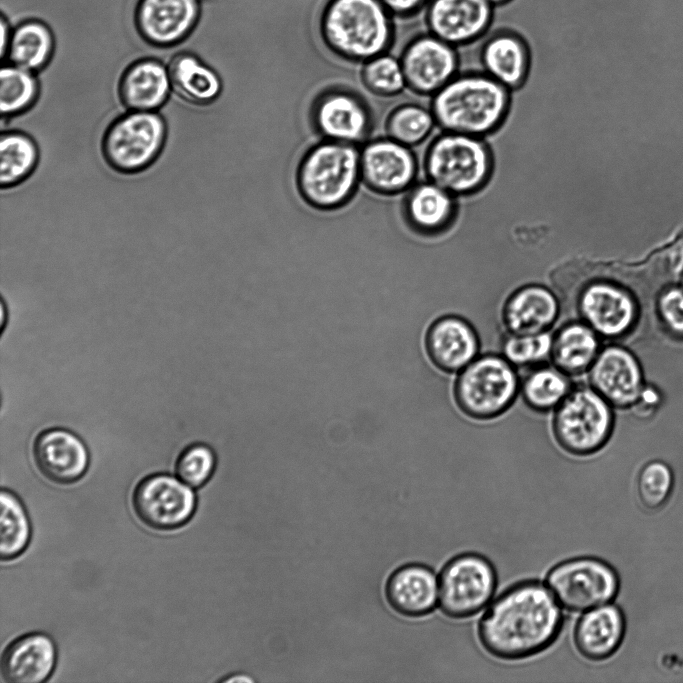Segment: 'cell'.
<instances>
[{"label":"cell","instance_id":"obj_1","mask_svg":"<svg viewBox=\"0 0 683 683\" xmlns=\"http://www.w3.org/2000/svg\"><path fill=\"white\" fill-rule=\"evenodd\" d=\"M560 604L536 580L520 581L497 596L477 626L483 649L494 658L518 661L550 648L563 628Z\"/></svg>","mask_w":683,"mask_h":683},{"label":"cell","instance_id":"obj_2","mask_svg":"<svg viewBox=\"0 0 683 683\" xmlns=\"http://www.w3.org/2000/svg\"><path fill=\"white\" fill-rule=\"evenodd\" d=\"M392 18L380 0H328L320 34L335 55L363 64L388 52L394 38Z\"/></svg>","mask_w":683,"mask_h":683},{"label":"cell","instance_id":"obj_3","mask_svg":"<svg viewBox=\"0 0 683 683\" xmlns=\"http://www.w3.org/2000/svg\"><path fill=\"white\" fill-rule=\"evenodd\" d=\"M509 107L508 88L486 73L455 76L433 97L431 112L446 132L480 137L494 131Z\"/></svg>","mask_w":683,"mask_h":683},{"label":"cell","instance_id":"obj_4","mask_svg":"<svg viewBox=\"0 0 683 683\" xmlns=\"http://www.w3.org/2000/svg\"><path fill=\"white\" fill-rule=\"evenodd\" d=\"M358 145L323 139L301 158L296 185L301 198L317 210L331 211L346 205L359 183Z\"/></svg>","mask_w":683,"mask_h":683},{"label":"cell","instance_id":"obj_5","mask_svg":"<svg viewBox=\"0 0 683 683\" xmlns=\"http://www.w3.org/2000/svg\"><path fill=\"white\" fill-rule=\"evenodd\" d=\"M579 274L570 282V296L580 320L601 338L619 340L629 336L640 319V306L634 293L606 275L594 274L589 265H577Z\"/></svg>","mask_w":683,"mask_h":683},{"label":"cell","instance_id":"obj_6","mask_svg":"<svg viewBox=\"0 0 683 683\" xmlns=\"http://www.w3.org/2000/svg\"><path fill=\"white\" fill-rule=\"evenodd\" d=\"M514 367L502 355L477 356L455 379L453 397L459 410L480 421L504 414L520 392Z\"/></svg>","mask_w":683,"mask_h":683},{"label":"cell","instance_id":"obj_7","mask_svg":"<svg viewBox=\"0 0 683 683\" xmlns=\"http://www.w3.org/2000/svg\"><path fill=\"white\" fill-rule=\"evenodd\" d=\"M613 409L592 387H573L554 410L552 432L556 443L573 456L596 454L612 436Z\"/></svg>","mask_w":683,"mask_h":683},{"label":"cell","instance_id":"obj_8","mask_svg":"<svg viewBox=\"0 0 683 683\" xmlns=\"http://www.w3.org/2000/svg\"><path fill=\"white\" fill-rule=\"evenodd\" d=\"M425 170L429 181L452 195H466L488 181L492 156L479 137L446 132L428 148Z\"/></svg>","mask_w":683,"mask_h":683},{"label":"cell","instance_id":"obj_9","mask_svg":"<svg viewBox=\"0 0 683 683\" xmlns=\"http://www.w3.org/2000/svg\"><path fill=\"white\" fill-rule=\"evenodd\" d=\"M545 580L560 606L570 612H584L612 603L620 589L616 569L591 556L559 562L548 571Z\"/></svg>","mask_w":683,"mask_h":683},{"label":"cell","instance_id":"obj_10","mask_svg":"<svg viewBox=\"0 0 683 683\" xmlns=\"http://www.w3.org/2000/svg\"><path fill=\"white\" fill-rule=\"evenodd\" d=\"M496 585V570L485 556L473 552L456 555L439 575V608L452 619L470 618L491 601Z\"/></svg>","mask_w":683,"mask_h":683},{"label":"cell","instance_id":"obj_11","mask_svg":"<svg viewBox=\"0 0 683 683\" xmlns=\"http://www.w3.org/2000/svg\"><path fill=\"white\" fill-rule=\"evenodd\" d=\"M166 137L164 119L154 111H131L114 120L105 131L102 152L106 162L121 173H136L160 154Z\"/></svg>","mask_w":683,"mask_h":683},{"label":"cell","instance_id":"obj_12","mask_svg":"<svg viewBox=\"0 0 683 683\" xmlns=\"http://www.w3.org/2000/svg\"><path fill=\"white\" fill-rule=\"evenodd\" d=\"M136 517L148 528L171 531L184 526L196 509V495L190 486L168 474L143 478L132 493Z\"/></svg>","mask_w":683,"mask_h":683},{"label":"cell","instance_id":"obj_13","mask_svg":"<svg viewBox=\"0 0 683 683\" xmlns=\"http://www.w3.org/2000/svg\"><path fill=\"white\" fill-rule=\"evenodd\" d=\"M314 129L325 140L360 145L372 129V114L356 93L343 88L323 91L311 107Z\"/></svg>","mask_w":683,"mask_h":683},{"label":"cell","instance_id":"obj_14","mask_svg":"<svg viewBox=\"0 0 683 683\" xmlns=\"http://www.w3.org/2000/svg\"><path fill=\"white\" fill-rule=\"evenodd\" d=\"M361 182L372 192L393 196L412 187L417 161L410 147L386 136L360 148Z\"/></svg>","mask_w":683,"mask_h":683},{"label":"cell","instance_id":"obj_15","mask_svg":"<svg viewBox=\"0 0 683 683\" xmlns=\"http://www.w3.org/2000/svg\"><path fill=\"white\" fill-rule=\"evenodd\" d=\"M456 48L429 32L410 40L399 57L407 87L418 94H435L455 77Z\"/></svg>","mask_w":683,"mask_h":683},{"label":"cell","instance_id":"obj_16","mask_svg":"<svg viewBox=\"0 0 683 683\" xmlns=\"http://www.w3.org/2000/svg\"><path fill=\"white\" fill-rule=\"evenodd\" d=\"M588 372L591 387L617 409L633 408L646 385L636 355L617 344L602 347Z\"/></svg>","mask_w":683,"mask_h":683},{"label":"cell","instance_id":"obj_17","mask_svg":"<svg viewBox=\"0 0 683 683\" xmlns=\"http://www.w3.org/2000/svg\"><path fill=\"white\" fill-rule=\"evenodd\" d=\"M200 15V0H138L134 23L145 42L166 48L187 39Z\"/></svg>","mask_w":683,"mask_h":683},{"label":"cell","instance_id":"obj_18","mask_svg":"<svg viewBox=\"0 0 683 683\" xmlns=\"http://www.w3.org/2000/svg\"><path fill=\"white\" fill-rule=\"evenodd\" d=\"M488 0H430L425 12L429 33L457 47L484 37L494 18Z\"/></svg>","mask_w":683,"mask_h":683},{"label":"cell","instance_id":"obj_19","mask_svg":"<svg viewBox=\"0 0 683 683\" xmlns=\"http://www.w3.org/2000/svg\"><path fill=\"white\" fill-rule=\"evenodd\" d=\"M33 459L43 477L61 485L81 479L89 465V453L82 440L68 430L56 428L37 436Z\"/></svg>","mask_w":683,"mask_h":683},{"label":"cell","instance_id":"obj_20","mask_svg":"<svg viewBox=\"0 0 683 683\" xmlns=\"http://www.w3.org/2000/svg\"><path fill=\"white\" fill-rule=\"evenodd\" d=\"M424 347L432 364L446 373L461 371L479 353L480 341L474 327L457 315H444L428 327Z\"/></svg>","mask_w":683,"mask_h":683},{"label":"cell","instance_id":"obj_21","mask_svg":"<svg viewBox=\"0 0 683 683\" xmlns=\"http://www.w3.org/2000/svg\"><path fill=\"white\" fill-rule=\"evenodd\" d=\"M384 593L389 606L398 614L419 618L430 614L438 601V581L427 565L407 563L388 576Z\"/></svg>","mask_w":683,"mask_h":683},{"label":"cell","instance_id":"obj_22","mask_svg":"<svg viewBox=\"0 0 683 683\" xmlns=\"http://www.w3.org/2000/svg\"><path fill=\"white\" fill-rule=\"evenodd\" d=\"M625 632L623 611L619 606L608 603L584 611L574 626L573 642L583 658L600 662L618 651Z\"/></svg>","mask_w":683,"mask_h":683},{"label":"cell","instance_id":"obj_23","mask_svg":"<svg viewBox=\"0 0 683 683\" xmlns=\"http://www.w3.org/2000/svg\"><path fill=\"white\" fill-rule=\"evenodd\" d=\"M560 307L554 291L541 284H527L506 299L502 321L511 334L548 332L558 319Z\"/></svg>","mask_w":683,"mask_h":683},{"label":"cell","instance_id":"obj_24","mask_svg":"<svg viewBox=\"0 0 683 683\" xmlns=\"http://www.w3.org/2000/svg\"><path fill=\"white\" fill-rule=\"evenodd\" d=\"M57 650L46 634L32 632L10 642L1 656L0 670L9 683H41L54 671Z\"/></svg>","mask_w":683,"mask_h":683},{"label":"cell","instance_id":"obj_25","mask_svg":"<svg viewBox=\"0 0 683 683\" xmlns=\"http://www.w3.org/2000/svg\"><path fill=\"white\" fill-rule=\"evenodd\" d=\"M480 56L485 73L508 89L524 83L530 67V50L517 32L500 30L490 35Z\"/></svg>","mask_w":683,"mask_h":683},{"label":"cell","instance_id":"obj_26","mask_svg":"<svg viewBox=\"0 0 683 683\" xmlns=\"http://www.w3.org/2000/svg\"><path fill=\"white\" fill-rule=\"evenodd\" d=\"M171 90L168 68L160 61L144 58L130 64L119 81V97L131 111H155Z\"/></svg>","mask_w":683,"mask_h":683},{"label":"cell","instance_id":"obj_27","mask_svg":"<svg viewBox=\"0 0 683 683\" xmlns=\"http://www.w3.org/2000/svg\"><path fill=\"white\" fill-rule=\"evenodd\" d=\"M453 196L429 180L410 187L403 202L408 225L425 235L445 230L455 215Z\"/></svg>","mask_w":683,"mask_h":683},{"label":"cell","instance_id":"obj_28","mask_svg":"<svg viewBox=\"0 0 683 683\" xmlns=\"http://www.w3.org/2000/svg\"><path fill=\"white\" fill-rule=\"evenodd\" d=\"M601 349L598 333L584 321L573 320L552 335L550 358L558 369L576 376L589 371Z\"/></svg>","mask_w":683,"mask_h":683},{"label":"cell","instance_id":"obj_29","mask_svg":"<svg viewBox=\"0 0 683 683\" xmlns=\"http://www.w3.org/2000/svg\"><path fill=\"white\" fill-rule=\"evenodd\" d=\"M167 68L171 89L187 103L205 106L221 94L222 81L217 72L192 53L176 54Z\"/></svg>","mask_w":683,"mask_h":683},{"label":"cell","instance_id":"obj_30","mask_svg":"<svg viewBox=\"0 0 683 683\" xmlns=\"http://www.w3.org/2000/svg\"><path fill=\"white\" fill-rule=\"evenodd\" d=\"M55 39L51 28L38 19H27L11 30L6 53L11 64L35 72L51 60Z\"/></svg>","mask_w":683,"mask_h":683},{"label":"cell","instance_id":"obj_31","mask_svg":"<svg viewBox=\"0 0 683 683\" xmlns=\"http://www.w3.org/2000/svg\"><path fill=\"white\" fill-rule=\"evenodd\" d=\"M573 389L570 376L556 366L538 365L520 382L524 403L533 411H554Z\"/></svg>","mask_w":683,"mask_h":683},{"label":"cell","instance_id":"obj_32","mask_svg":"<svg viewBox=\"0 0 683 683\" xmlns=\"http://www.w3.org/2000/svg\"><path fill=\"white\" fill-rule=\"evenodd\" d=\"M39 152L34 140L20 132L0 137V183L12 187L25 180L35 169Z\"/></svg>","mask_w":683,"mask_h":683},{"label":"cell","instance_id":"obj_33","mask_svg":"<svg viewBox=\"0 0 683 683\" xmlns=\"http://www.w3.org/2000/svg\"><path fill=\"white\" fill-rule=\"evenodd\" d=\"M0 502V556L2 561H10L19 557L28 547L31 524L24 505L13 492L2 489Z\"/></svg>","mask_w":683,"mask_h":683},{"label":"cell","instance_id":"obj_34","mask_svg":"<svg viewBox=\"0 0 683 683\" xmlns=\"http://www.w3.org/2000/svg\"><path fill=\"white\" fill-rule=\"evenodd\" d=\"M39 94L38 81L33 72L13 64L0 71V111L13 116L29 109Z\"/></svg>","mask_w":683,"mask_h":683},{"label":"cell","instance_id":"obj_35","mask_svg":"<svg viewBox=\"0 0 683 683\" xmlns=\"http://www.w3.org/2000/svg\"><path fill=\"white\" fill-rule=\"evenodd\" d=\"M435 123L432 112L424 107L407 103L393 109L385 122L388 137L408 147L421 143Z\"/></svg>","mask_w":683,"mask_h":683},{"label":"cell","instance_id":"obj_36","mask_svg":"<svg viewBox=\"0 0 683 683\" xmlns=\"http://www.w3.org/2000/svg\"><path fill=\"white\" fill-rule=\"evenodd\" d=\"M361 81L369 92L380 97L396 96L407 87L400 59L388 52L363 63Z\"/></svg>","mask_w":683,"mask_h":683},{"label":"cell","instance_id":"obj_37","mask_svg":"<svg viewBox=\"0 0 683 683\" xmlns=\"http://www.w3.org/2000/svg\"><path fill=\"white\" fill-rule=\"evenodd\" d=\"M552 335L508 333L502 340V356L513 366L535 367L550 357Z\"/></svg>","mask_w":683,"mask_h":683},{"label":"cell","instance_id":"obj_38","mask_svg":"<svg viewBox=\"0 0 683 683\" xmlns=\"http://www.w3.org/2000/svg\"><path fill=\"white\" fill-rule=\"evenodd\" d=\"M674 486V475L665 462L653 460L645 464L637 478V494L648 510H658L669 500Z\"/></svg>","mask_w":683,"mask_h":683},{"label":"cell","instance_id":"obj_39","mask_svg":"<svg viewBox=\"0 0 683 683\" xmlns=\"http://www.w3.org/2000/svg\"><path fill=\"white\" fill-rule=\"evenodd\" d=\"M216 468L214 451L205 444H192L178 456L175 464L177 477L192 488H200L212 477Z\"/></svg>","mask_w":683,"mask_h":683},{"label":"cell","instance_id":"obj_40","mask_svg":"<svg viewBox=\"0 0 683 683\" xmlns=\"http://www.w3.org/2000/svg\"><path fill=\"white\" fill-rule=\"evenodd\" d=\"M655 313L665 335L683 342V287L671 285L661 290L655 301Z\"/></svg>","mask_w":683,"mask_h":683},{"label":"cell","instance_id":"obj_41","mask_svg":"<svg viewBox=\"0 0 683 683\" xmlns=\"http://www.w3.org/2000/svg\"><path fill=\"white\" fill-rule=\"evenodd\" d=\"M393 16H412L426 7L430 0H380Z\"/></svg>","mask_w":683,"mask_h":683},{"label":"cell","instance_id":"obj_42","mask_svg":"<svg viewBox=\"0 0 683 683\" xmlns=\"http://www.w3.org/2000/svg\"><path fill=\"white\" fill-rule=\"evenodd\" d=\"M660 403V394L658 390L652 386L645 385L638 401L632 409L636 410L642 416L650 415L655 411Z\"/></svg>","mask_w":683,"mask_h":683},{"label":"cell","instance_id":"obj_43","mask_svg":"<svg viewBox=\"0 0 683 683\" xmlns=\"http://www.w3.org/2000/svg\"><path fill=\"white\" fill-rule=\"evenodd\" d=\"M11 30L4 17L1 18V56L4 57L8 45Z\"/></svg>","mask_w":683,"mask_h":683},{"label":"cell","instance_id":"obj_44","mask_svg":"<svg viewBox=\"0 0 683 683\" xmlns=\"http://www.w3.org/2000/svg\"><path fill=\"white\" fill-rule=\"evenodd\" d=\"M234 680H235V678L230 677V678L226 679L225 681L233 682ZM236 680L237 681H252V679H250L249 677H247L245 675H242L240 677L238 676V678Z\"/></svg>","mask_w":683,"mask_h":683},{"label":"cell","instance_id":"obj_45","mask_svg":"<svg viewBox=\"0 0 683 683\" xmlns=\"http://www.w3.org/2000/svg\"><path fill=\"white\" fill-rule=\"evenodd\" d=\"M494 6H501L507 4L511 0H488Z\"/></svg>","mask_w":683,"mask_h":683}]
</instances>
